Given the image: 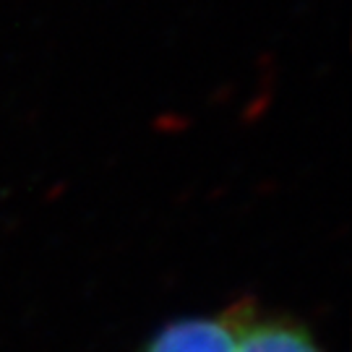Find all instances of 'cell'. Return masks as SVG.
I'll return each instance as SVG.
<instances>
[{
    "mask_svg": "<svg viewBox=\"0 0 352 352\" xmlns=\"http://www.w3.org/2000/svg\"><path fill=\"white\" fill-rule=\"evenodd\" d=\"M146 352H321L308 334L279 324L186 318L157 334Z\"/></svg>",
    "mask_w": 352,
    "mask_h": 352,
    "instance_id": "1",
    "label": "cell"
}]
</instances>
